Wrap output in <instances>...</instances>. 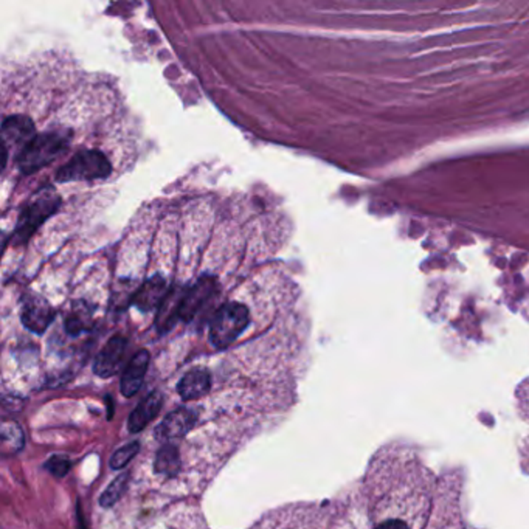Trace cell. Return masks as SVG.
I'll list each match as a JSON object with an SVG mask.
<instances>
[{"label": "cell", "mask_w": 529, "mask_h": 529, "mask_svg": "<svg viewBox=\"0 0 529 529\" xmlns=\"http://www.w3.org/2000/svg\"><path fill=\"white\" fill-rule=\"evenodd\" d=\"M196 416L191 410L180 409L171 413L170 416L165 418V421L157 427L158 438L162 440H176V438H182L187 435L193 424H195Z\"/></svg>", "instance_id": "11"}, {"label": "cell", "mask_w": 529, "mask_h": 529, "mask_svg": "<svg viewBox=\"0 0 529 529\" xmlns=\"http://www.w3.org/2000/svg\"><path fill=\"white\" fill-rule=\"evenodd\" d=\"M160 407H162L160 393H152L151 396L146 397L145 401L134 410L133 415L129 418V422H127L129 430L133 433H137L140 430L145 429L148 422L151 421L154 416H157Z\"/></svg>", "instance_id": "14"}, {"label": "cell", "mask_w": 529, "mask_h": 529, "mask_svg": "<svg viewBox=\"0 0 529 529\" xmlns=\"http://www.w3.org/2000/svg\"><path fill=\"white\" fill-rule=\"evenodd\" d=\"M90 325V314L88 309H73L72 314L65 320V329L72 335H78L82 331H86Z\"/></svg>", "instance_id": "16"}, {"label": "cell", "mask_w": 529, "mask_h": 529, "mask_svg": "<svg viewBox=\"0 0 529 529\" xmlns=\"http://www.w3.org/2000/svg\"><path fill=\"white\" fill-rule=\"evenodd\" d=\"M127 477L126 475H121L119 479H115L112 485L109 486L108 491L103 494V497H101L100 503L103 506H111V504H114L119 498H120L121 494L125 491V486H126Z\"/></svg>", "instance_id": "17"}, {"label": "cell", "mask_w": 529, "mask_h": 529, "mask_svg": "<svg viewBox=\"0 0 529 529\" xmlns=\"http://www.w3.org/2000/svg\"><path fill=\"white\" fill-rule=\"evenodd\" d=\"M49 469H50L53 475L57 477H64L65 473L69 472L70 463L65 458H53L49 463Z\"/></svg>", "instance_id": "19"}, {"label": "cell", "mask_w": 529, "mask_h": 529, "mask_svg": "<svg viewBox=\"0 0 529 529\" xmlns=\"http://www.w3.org/2000/svg\"><path fill=\"white\" fill-rule=\"evenodd\" d=\"M218 288H219L218 280L211 275H203L191 288H188L183 296L182 308H180V318L183 322H191L196 315L201 312L202 308L216 295Z\"/></svg>", "instance_id": "7"}, {"label": "cell", "mask_w": 529, "mask_h": 529, "mask_svg": "<svg viewBox=\"0 0 529 529\" xmlns=\"http://www.w3.org/2000/svg\"><path fill=\"white\" fill-rule=\"evenodd\" d=\"M55 318V310L50 303L36 294H27L20 304V320L28 331L42 334Z\"/></svg>", "instance_id": "6"}, {"label": "cell", "mask_w": 529, "mask_h": 529, "mask_svg": "<svg viewBox=\"0 0 529 529\" xmlns=\"http://www.w3.org/2000/svg\"><path fill=\"white\" fill-rule=\"evenodd\" d=\"M150 365V353L142 349L134 356L133 360L127 364L123 379H121V393L126 397H131L140 390L143 384L146 372Z\"/></svg>", "instance_id": "10"}, {"label": "cell", "mask_w": 529, "mask_h": 529, "mask_svg": "<svg viewBox=\"0 0 529 529\" xmlns=\"http://www.w3.org/2000/svg\"><path fill=\"white\" fill-rule=\"evenodd\" d=\"M187 525H188V523H187ZM187 525H180V526H179V528H176V526H174V523H172V525H170V526H166V528H164V526H162V525H158V526H154V529H197V526H193V528H188V526H187Z\"/></svg>", "instance_id": "21"}, {"label": "cell", "mask_w": 529, "mask_h": 529, "mask_svg": "<svg viewBox=\"0 0 529 529\" xmlns=\"http://www.w3.org/2000/svg\"><path fill=\"white\" fill-rule=\"evenodd\" d=\"M70 142L72 137L67 131H47L38 134L18 156L20 172L30 176L33 172L42 170L69 150Z\"/></svg>", "instance_id": "1"}, {"label": "cell", "mask_w": 529, "mask_h": 529, "mask_svg": "<svg viewBox=\"0 0 529 529\" xmlns=\"http://www.w3.org/2000/svg\"><path fill=\"white\" fill-rule=\"evenodd\" d=\"M250 323V312L242 303L230 302L216 310L210 326V341L218 349L228 348Z\"/></svg>", "instance_id": "4"}, {"label": "cell", "mask_w": 529, "mask_h": 529, "mask_svg": "<svg viewBox=\"0 0 529 529\" xmlns=\"http://www.w3.org/2000/svg\"><path fill=\"white\" fill-rule=\"evenodd\" d=\"M211 385V378L205 370H193L183 376L182 380L177 385L179 395L183 401H195L203 396Z\"/></svg>", "instance_id": "13"}, {"label": "cell", "mask_w": 529, "mask_h": 529, "mask_svg": "<svg viewBox=\"0 0 529 529\" xmlns=\"http://www.w3.org/2000/svg\"><path fill=\"white\" fill-rule=\"evenodd\" d=\"M36 127L30 117L27 115H12L4 120L2 125V143H4V158H2V168L5 170L8 164V156L12 150H18L19 156L22 150L26 148L34 137H36Z\"/></svg>", "instance_id": "5"}, {"label": "cell", "mask_w": 529, "mask_h": 529, "mask_svg": "<svg viewBox=\"0 0 529 529\" xmlns=\"http://www.w3.org/2000/svg\"><path fill=\"white\" fill-rule=\"evenodd\" d=\"M139 452V444L133 442V444H127L125 448H120L117 454L114 455V458L111 460V464L114 469H121V467L126 466L129 461L133 460L134 455Z\"/></svg>", "instance_id": "18"}, {"label": "cell", "mask_w": 529, "mask_h": 529, "mask_svg": "<svg viewBox=\"0 0 529 529\" xmlns=\"http://www.w3.org/2000/svg\"><path fill=\"white\" fill-rule=\"evenodd\" d=\"M177 466H179V458H177L176 448L168 446L158 452L157 460H156V471L158 473L172 475L176 472Z\"/></svg>", "instance_id": "15"}, {"label": "cell", "mask_w": 529, "mask_h": 529, "mask_svg": "<svg viewBox=\"0 0 529 529\" xmlns=\"http://www.w3.org/2000/svg\"><path fill=\"white\" fill-rule=\"evenodd\" d=\"M127 341L121 335H115L101 349L98 357L95 360L94 372L96 376L106 379L114 376L120 370L125 353H126Z\"/></svg>", "instance_id": "8"}, {"label": "cell", "mask_w": 529, "mask_h": 529, "mask_svg": "<svg viewBox=\"0 0 529 529\" xmlns=\"http://www.w3.org/2000/svg\"><path fill=\"white\" fill-rule=\"evenodd\" d=\"M170 292L168 281L162 275H154L134 295V306H137L142 312H150L162 306L165 298Z\"/></svg>", "instance_id": "9"}, {"label": "cell", "mask_w": 529, "mask_h": 529, "mask_svg": "<svg viewBox=\"0 0 529 529\" xmlns=\"http://www.w3.org/2000/svg\"><path fill=\"white\" fill-rule=\"evenodd\" d=\"M112 174L109 158L98 150H80L57 172L58 182H90Z\"/></svg>", "instance_id": "3"}, {"label": "cell", "mask_w": 529, "mask_h": 529, "mask_svg": "<svg viewBox=\"0 0 529 529\" xmlns=\"http://www.w3.org/2000/svg\"><path fill=\"white\" fill-rule=\"evenodd\" d=\"M374 529H410L409 525L403 522L402 518H387L382 523H379Z\"/></svg>", "instance_id": "20"}, {"label": "cell", "mask_w": 529, "mask_h": 529, "mask_svg": "<svg viewBox=\"0 0 529 529\" xmlns=\"http://www.w3.org/2000/svg\"><path fill=\"white\" fill-rule=\"evenodd\" d=\"M187 289L183 288H174L170 289L168 295L165 298L162 306L158 308L157 328L160 333H165L172 328L177 318H180V308H182L183 296Z\"/></svg>", "instance_id": "12"}, {"label": "cell", "mask_w": 529, "mask_h": 529, "mask_svg": "<svg viewBox=\"0 0 529 529\" xmlns=\"http://www.w3.org/2000/svg\"><path fill=\"white\" fill-rule=\"evenodd\" d=\"M61 203H63V199L53 187H44V188L39 189L38 193L27 202L26 207L20 213L19 221L14 230V242L19 246L27 244L33 234H36V230L50 216L57 213Z\"/></svg>", "instance_id": "2"}]
</instances>
